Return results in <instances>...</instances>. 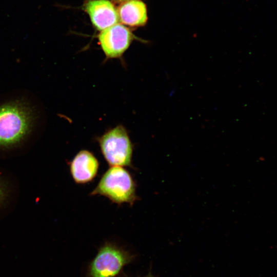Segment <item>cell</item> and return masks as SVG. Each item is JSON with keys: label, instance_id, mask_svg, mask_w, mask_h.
<instances>
[{"label": "cell", "instance_id": "cell-1", "mask_svg": "<svg viewBox=\"0 0 277 277\" xmlns=\"http://www.w3.org/2000/svg\"><path fill=\"white\" fill-rule=\"evenodd\" d=\"M39 114L33 99L24 94L0 98V155L21 151L35 137Z\"/></svg>", "mask_w": 277, "mask_h": 277}, {"label": "cell", "instance_id": "cell-2", "mask_svg": "<svg viewBox=\"0 0 277 277\" xmlns=\"http://www.w3.org/2000/svg\"><path fill=\"white\" fill-rule=\"evenodd\" d=\"M136 185L130 173L121 166H110L102 176L91 195H101L117 205L132 206L138 200Z\"/></svg>", "mask_w": 277, "mask_h": 277}, {"label": "cell", "instance_id": "cell-3", "mask_svg": "<svg viewBox=\"0 0 277 277\" xmlns=\"http://www.w3.org/2000/svg\"><path fill=\"white\" fill-rule=\"evenodd\" d=\"M135 255L115 243L106 242L89 263L87 277H120Z\"/></svg>", "mask_w": 277, "mask_h": 277}, {"label": "cell", "instance_id": "cell-4", "mask_svg": "<svg viewBox=\"0 0 277 277\" xmlns=\"http://www.w3.org/2000/svg\"><path fill=\"white\" fill-rule=\"evenodd\" d=\"M101 152L110 166L133 168V146L125 127L118 125L96 139Z\"/></svg>", "mask_w": 277, "mask_h": 277}, {"label": "cell", "instance_id": "cell-5", "mask_svg": "<svg viewBox=\"0 0 277 277\" xmlns=\"http://www.w3.org/2000/svg\"><path fill=\"white\" fill-rule=\"evenodd\" d=\"M135 38L127 27L117 23L103 30L98 35L106 60L121 58Z\"/></svg>", "mask_w": 277, "mask_h": 277}, {"label": "cell", "instance_id": "cell-6", "mask_svg": "<svg viewBox=\"0 0 277 277\" xmlns=\"http://www.w3.org/2000/svg\"><path fill=\"white\" fill-rule=\"evenodd\" d=\"M83 9L99 31L117 24L119 21L117 9L108 0H86Z\"/></svg>", "mask_w": 277, "mask_h": 277}, {"label": "cell", "instance_id": "cell-7", "mask_svg": "<svg viewBox=\"0 0 277 277\" xmlns=\"http://www.w3.org/2000/svg\"><path fill=\"white\" fill-rule=\"evenodd\" d=\"M69 165L70 174L74 181L78 184H85L95 177L100 164L91 152L82 150L77 153Z\"/></svg>", "mask_w": 277, "mask_h": 277}, {"label": "cell", "instance_id": "cell-8", "mask_svg": "<svg viewBox=\"0 0 277 277\" xmlns=\"http://www.w3.org/2000/svg\"><path fill=\"white\" fill-rule=\"evenodd\" d=\"M119 21L131 27L145 25L148 19L145 4L140 0H129L123 2L117 9Z\"/></svg>", "mask_w": 277, "mask_h": 277}, {"label": "cell", "instance_id": "cell-9", "mask_svg": "<svg viewBox=\"0 0 277 277\" xmlns=\"http://www.w3.org/2000/svg\"><path fill=\"white\" fill-rule=\"evenodd\" d=\"M13 186L4 173L0 171V216L9 207L15 195Z\"/></svg>", "mask_w": 277, "mask_h": 277}, {"label": "cell", "instance_id": "cell-10", "mask_svg": "<svg viewBox=\"0 0 277 277\" xmlns=\"http://www.w3.org/2000/svg\"><path fill=\"white\" fill-rule=\"evenodd\" d=\"M144 277H155V276H153L151 274V272H149V273L147 275H146L145 276H144Z\"/></svg>", "mask_w": 277, "mask_h": 277}, {"label": "cell", "instance_id": "cell-11", "mask_svg": "<svg viewBox=\"0 0 277 277\" xmlns=\"http://www.w3.org/2000/svg\"><path fill=\"white\" fill-rule=\"evenodd\" d=\"M112 1H115L116 2L121 3V2H125L129 1V0H112Z\"/></svg>", "mask_w": 277, "mask_h": 277}]
</instances>
